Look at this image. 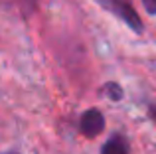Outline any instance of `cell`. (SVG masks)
Returning <instances> with one entry per match:
<instances>
[{
  "instance_id": "obj_1",
  "label": "cell",
  "mask_w": 156,
  "mask_h": 154,
  "mask_svg": "<svg viewBox=\"0 0 156 154\" xmlns=\"http://www.w3.org/2000/svg\"><path fill=\"white\" fill-rule=\"evenodd\" d=\"M105 6L109 8L111 12H115V14H117L129 28H133L134 32H138V34L142 32V20L138 18V14L134 12V8L130 6V4L122 2V0H105Z\"/></svg>"
},
{
  "instance_id": "obj_2",
  "label": "cell",
  "mask_w": 156,
  "mask_h": 154,
  "mask_svg": "<svg viewBox=\"0 0 156 154\" xmlns=\"http://www.w3.org/2000/svg\"><path fill=\"white\" fill-rule=\"evenodd\" d=\"M79 128L85 136L93 138V136H99L105 128V117L101 111L97 109H89L81 115V123H79Z\"/></svg>"
},
{
  "instance_id": "obj_3",
  "label": "cell",
  "mask_w": 156,
  "mask_h": 154,
  "mask_svg": "<svg viewBox=\"0 0 156 154\" xmlns=\"http://www.w3.org/2000/svg\"><path fill=\"white\" fill-rule=\"evenodd\" d=\"M101 154H129V142H126L125 136L113 135L109 140L103 144Z\"/></svg>"
},
{
  "instance_id": "obj_4",
  "label": "cell",
  "mask_w": 156,
  "mask_h": 154,
  "mask_svg": "<svg viewBox=\"0 0 156 154\" xmlns=\"http://www.w3.org/2000/svg\"><path fill=\"white\" fill-rule=\"evenodd\" d=\"M105 91H109L107 95H109L113 101H121V99H122V95H125V93H122V87H119L117 83H107Z\"/></svg>"
},
{
  "instance_id": "obj_5",
  "label": "cell",
  "mask_w": 156,
  "mask_h": 154,
  "mask_svg": "<svg viewBox=\"0 0 156 154\" xmlns=\"http://www.w3.org/2000/svg\"><path fill=\"white\" fill-rule=\"evenodd\" d=\"M142 6L148 14H156V0H142Z\"/></svg>"
},
{
  "instance_id": "obj_6",
  "label": "cell",
  "mask_w": 156,
  "mask_h": 154,
  "mask_svg": "<svg viewBox=\"0 0 156 154\" xmlns=\"http://www.w3.org/2000/svg\"><path fill=\"white\" fill-rule=\"evenodd\" d=\"M148 117H150V119H152L154 123H156V105H152V107L148 109Z\"/></svg>"
}]
</instances>
